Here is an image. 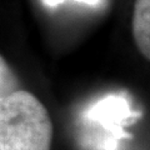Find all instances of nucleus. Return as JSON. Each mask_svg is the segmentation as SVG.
Listing matches in <instances>:
<instances>
[{"label": "nucleus", "mask_w": 150, "mask_h": 150, "mask_svg": "<svg viewBox=\"0 0 150 150\" xmlns=\"http://www.w3.org/2000/svg\"><path fill=\"white\" fill-rule=\"evenodd\" d=\"M133 36L144 58H150V0H135Z\"/></svg>", "instance_id": "3"}, {"label": "nucleus", "mask_w": 150, "mask_h": 150, "mask_svg": "<svg viewBox=\"0 0 150 150\" xmlns=\"http://www.w3.org/2000/svg\"><path fill=\"white\" fill-rule=\"evenodd\" d=\"M19 90L16 75L8 65L6 60L0 55V98L8 96Z\"/></svg>", "instance_id": "4"}, {"label": "nucleus", "mask_w": 150, "mask_h": 150, "mask_svg": "<svg viewBox=\"0 0 150 150\" xmlns=\"http://www.w3.org/2000/svg\"><path fill=\"white\" fill-rule=\"evenodd\" d=\"M44 4L46 6H50V8H55L63 4L64 1L67 0H43ZM74 1H78V3H83V4H86V5H91V6H95L98 4H100L103 0H74Z\"/></svg>", "instance_id": "5"}, {"label": "nucleus", "mask_w": 150, "mask_h": 150, "mask_svg": "<svg viewBox=\"0 0 150 150\" xmlns=\"http://www.w3.org/2000/svg\"><path fill=\"white\" fill-rule=\"evenodd\" d=\"M88 118L111 134L115 142L130 138V135L124 130V126L131 124L134 114L130 110L128 101L123 98L108 96L100 100L88 112Z\"/></svg>", "instance_id": "2"}, {"label": "nucleus", "mask_w": 150, "mask_h": 150, "mask_svg": "<svg viewBox=\"0 0 150 150\" xmlns=\"http://www.w3.org/2000/svg\"><path fill=\"white\" fill-rule=\"evenodd\" d=\"M53 134L48 110L31 93L0 98V150H50Z\"/></svg>", "instance_id": "1"}]
</instances>
